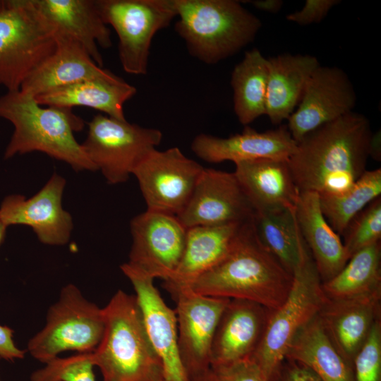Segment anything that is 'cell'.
Listing matches in <instances>:
<instances>
[{"label":"cell","instance_id":"13","mask_svg":"<svg viewBox=\"0 0 381 381\" xmlns=\"http://www.w3.org/2000/svg\"><path fill=\"white\" fill-rule=\"evenodd\" d=\"M170 294L176 303L180 354L192 380L210 369L214 336L230 299L200 294L190 287Z\"/></svg>","mask_w":381,"mask_h":381},{"label":"cell","instance_id":"40","mask_svg":"<svg viewBox=\"0 0 381 381\" xmlns=\"http://www.w3.org/2000/svg\"><path fill=\"white\" fill-rule=\"evenodd\" d=\"M250 2L256 8L272 13L280 11L283 5L281 0H258Z\"/></svg>","mask_w":381,"mask_h":381},{"label":"cell","instance_id":"16","mask_svg":"<svg viewBox=\"0 0 381 381\" xmlns=\"http://www.w3.org/2000/svg\"><path fill=\"white\" fill-rule=\"evenodd\" d=\"M356 95L346 73L335 66L320 65L308 80L296 110L286 125L298 143L318 128L353 109Z\"/></svg>","mask_w":381,"mask_h":381},{"label":"cell","instance_id":"8","mask_svg":"<svg viewBox=\"0 0 381 381\" xmlns=\"http://www.w3.org/2000/svg\"><path fill=\"white\" fill-rule=\"evenodd\" d=\"M104 330L103 309L69 284L61 289L58 301L49 307L45 325L29 340L27 350L44 364L64 351L90 353L99 345Z\"/></svg>","mask_w":381,"mask_h":381},{"label":"cell","instance_id":"12","mask_svg":"<svg viewBox=\"0 0 381 381\" xmlns=\"http://www.w3.org/2000/svg\"><path fill=\"white\" fill-rule=\"evenodd\" d=\"M132 245L128 262L164 282L175 272L188 229L176 215L147 210L130 223Z\"/></svg>","mask_w":381,"mask_h":381},{"label":"cell","instance_id":"7","mask_svg":"<svg viewBox=\"0 0 381 381\" xmlns=\"http://www.w3.org/2000/svg\"><path fill=\"white\" fill-rule=\"evenodd\" d=\"M326 299L310 254L293 274L286 298L271 312L259 344L250 356L268 381L278 373L296 335L319 314Z\"/></svg>","mask_w":381,"mask_h":381},{"label":"cell","instance_id":"42","mask_svg":"<svg viewBox=\"0 0 381 381\" xmlns=\"http://www.w3.org/2000/svg\"><path fill=\"white\" fill-rule=\"evenodd\" d=\"M192 381H214L211 375L210 371L200 375L198 377H194L192 379Z\"/></svg>","mask_w":381,"mask_h":381},{"label":"cell","instance_id":"26","mask_svg":"<svg viewBox=\"0 0 381 381\" xmlns=\"http://www.w3.org/2000/svg\"><path fill=\"white\" fill-rule=\"evenodd\" d=\"M296 216L322 283L327 282L349 260L344 243L324 217L317 193L300 192Z\"/></svg>","mask_w":381,"mask_h":381},{"label":"cell","instance_id":"15","mask_svg":"<svg viewBox=\"0 0 381 381\" xmlns=\"http://www.w3.org/2000/svg\"><path fill=\"white\" fill-rule=\"evenodd\" d=\"M66 179L54 173L43 187L30 198L20 194L6 195L0 205V218L8 227H30L38 240L46 245L63 246L71 236V214L64 209L62 198Z\"/></svg>","mask_w":381,"mask_h":381},{"label":"cell","instance_id":"31","mask_svg":"<svg viewBox=\"0 0 381 381\" xmlns=\"http://www.w3.org/2000/svg\"><path fill=\"white\" fill-rule=\"evenodd\" d=\"M380 241L357 251L334 277L322 283L325 296L341 300L380 291Z\"/></svg>","mask_w":381,"mask_h":381},{"label":"cell","instance_id":"25","mask_svg":"<svg viewBox=\"0 0 381 381\" xmlns=\"http://www.w3.org/2000/svg\"><path fill=\"white\" fill-rule=\"evenodd\" d=\"M136 93V88L109 72L102 76L83 80L35 97L40 105L72 109L87 107L110 117L126 120L123 113L126 102Z\"/></svg>","mask_w":381,"mask_h":381},{"label":"cell","instance_id":"9","mask_svg":"<svg viewBox=\"0 0 381 381\" xmlns=\"http://www.w3.org/2000/svg\"><path fill=\"white\" fill-rule=\"evenodd\" d=\"M83 150L111 185L124 183L162 139V132L99 114L87 123Z\"/></svg>","mask_w":381,"mask_h":381},{"label":"cell","instance_id":"4","mask_svg":"<svg viewBox=\"0 0 381 381\" xmlns=\"http://www.w3.org/2000/svg\"><path fill=\"white\" fill-rule=\"evenodd\" d=\"M104 330L97 347L85 353L103 381H160L162 368L134 295L117 291L102 308Z\"/></svg>","mask_w":381,"mask_h":381},{"label":"cell","instance_id":"10","mask_svg":"<svg viewBox=\"0 0 381 381\" xmlns=\"http://www.w3.org/2000/svg\"><path fill=\"white\" fill-rule=\"evenodd\" d=\"M104 22L119 37V56L124 71L145 75L152 40L176 17L174 0H97Z\"/></svg>","mask_w":381,"mask_h":381},{"label":"cell","instance_id":"22","mask_svg":"<svg viewBox=\"0 0 381 381\" xmlns=\"http://www.w3.org/2000/svg\"><path fill=\"white\" fill-rule=\"evenodd\" d=\"M56 48L23 83L19 90L34 97L77 82L108 74L73 38L56 32Z\"/></svg>","mask_w":381,"mask_h":381},{"label":"cell","instance_id":"38","mask_svg":"<svg viewBox=\"0 0 381 381\" xmlns=\"http://www.w3.org/2000/svg\"><path fill=\"white\" fill-rule=\"evenodd\" d=\"M272 381H321L308 367L291 360L285 359Z\"/></svg>","mask_w":381,"mask_h":381},{"label":"cell","instance_id":"35","mask_svg":"<svg viewBox=\"0 0 381 381\" xmlns=\"http://www.w3.org/2000/svg\"><path fill=\"white\" fill-rule=\"evenodd\" d=\"M352 369L354 381H381V323L380 318L356 354Z\"/></svg>","mask_w":381,"mask_h":381},{"label":"cell","instance_id":"1","mask_svg":"<svg viewBox=\"0 0 381 381\" xmlns=\"http://www.w3.org/2000/svg\"><path fill=\"white\" fill-rule=\"evenodd\" d=\"M373 133L368 119L351 111L307 134L287 161L299 192L342 193L366 171Z\"/></svg>","mask_w":381,"mask_h":381},{"label":"cell","instance_id":"39","mask_svg":"<svg viewBox=\"0 0 381 381\" xmlns=\"http://www.w3.org/2000/svg\"><path fill=\"white\" fill-rule=\"evenodd\" d=\"M13 331L7 326L0 325V358L14 361L24 357L25 351L16 346L13 339Z\"/></svg>","mask_w":381,"mask_h":381},{"label":"cell","instance_id":"32","mask_svg":"<svg viewBox=\"0 0 381 381\" xmlns=\"http://www.w3.org/2000/svg\"><path fill=\"white\" fill-rule=\"evenodd\" d=\"M380 194L381 169L366 170L346 191L319 196L320 208L329 224L340 236L356 214Z\"/></svg>","mask_w":381,"mask_h":381},{"label":"cell","instance_id":"2","mask_svg":"<svg viewBox=\"0 0 381 381\" xmlns=\"http://www.w3.org/2000/svg\"><path fill=\"white\" fill-rule=\"evenodd\" d=\"M253 218L241 224L224 258L190 288L205 296L253 301L273 312L286 298L293 275L261 243Z\"/></svg>","mask_w":381,"mask_h":381},{"label":"cell","instance_id":"37","mask_svg":"<svg viewBox=\"0 0 381 381\" xmlns=\"http://www.w3.org/2000/svg\"><path fill=\"white\" fill-rule=\"evenodd\" d=\"M339 3L338 0H306L300 11L287 15L286 19L301 25L319 23Z\"/></svg>","mask_w":381,"mask_h":381},{"label":"cell","instance_id":"19","mask_svg":"<svg viewBox=\"0 0 381 381\" xmlns=\"http://www.w3.org/2000/svg\"><path fill=\"white\" fill-rule=\"evenodd\" d=\"M380 291L363 296L327 298L318 318L333 345L352 368L353 358L379 318Z\"/></svg>","mask_w":381,"mask_h":381},{"label":"cell","instance_id":"20","mask_svg":"<svg viewBox=\"0 0 381 381\" xmlns=\"http://www.w3.org/2000/svg\"><path fill=\"white\" fill-rule=\"evenodd\" d=\"M271 311L260 304L230 299L217 325L211 365L250 356L256 349Z\"/></svg>","mask_w":381,"mask_h":381},{"label":"cell","instance_id":"5","mask_svg":"<svg viewBox=\"0 0 381 381\" xmlns=\"http://www.w3.org/2000/svg\"><path fill=\"white\" fill-rule=\"evenodd\" d=\"M176 32L192 56L214 64L250 43L260 20L233 0H174Z\"/></svg>","mask_w":381,"mask_h":381},{"label":"cell","instance_id":"27","mask_svg":"<svg viewBox=\"0 0 381 381\" xmlns=\"http://www.w3.org/2000/svg\"><path fill=\"white\" fill-rule=\"evenodd\" d=\"M320 65L316 57L308 54H283L267 59L265 115L272 123L280 124L289 119Z\"/></svg>","mask_w":381,"mask_h":381},{"label":"cell","instance_id":"43","mask_svg":"<svg viewBox=\"0 0 381 381\" xmlns=\"http://www.w3.org/2000/svg\"><path fill=\"white\" fill-rule=\"evenodd\" d=\"M7 228L8 226L2 222L0 218V246L4 241Z\"/></svg>","mask_w":381,"mask_h":381},{"label":"cell","instance_id":"23","mask_svg":"<svg viewBox=\"0 0 381 381\" xmlns=\"http://www.w3.org/2000/svg\"><path fill=\"white\" fill-rule=\"evenodd\" d=\"M234 172L255 212L296 210L300 192L287 161L259 159L235 163Z\"/></svg>","mask_w":381,"mask_h":381},{"label":"cell","instance_id":"41","mask_svg":"<svg viewBox=\"0 0 381 381\" xmlns=\"http://www.w3.org/2000/svg\"><path fill=\"white\" fill-rule=\"evenodd\" d=\"M375 159H380V133L373 134L370 142V154Z\"/></svg>","mask_w":381,"mask_h":381},{"label":"cell","instance_id":"17","mask_svg":"<svg viewBox=\"0 0 381 381\" xmlns=\"http://www.w3.org/2000/svg\"><path fill=\"white\" fill-rule=\"evenodd\" d=\"M254 214L234 172L205 168L187 205L177 217L188 229L241 224Z\"/></svg>","mask_w":381,"mask_h":381},{"label":"cell","instance_id":"28","mask_svg":"<svg viewBox=\"0 0 381 381\" xmlns=\"http://www.w3.org/2000/svg\"><path fill=\"white\" fill-rule=\"evenodd\" d=\"M253 220L261 243L293 275L310 254L301 235L296 210L255 212Z\"/></svg>","mask_w":381,"mask_h":381},{"label":"cell","instance_id":"33","mask_svg":"<svg viewBox=\"0 0 381 381\" xmlns=\"http://www.w3.org/2000/svg\"><path fill=\"white\" fill-rule=\"evenodd\" d=\"M344 246L350 258L381 237V197L373 200L350 221L344 231Z\"/></svg>","mask_w":381,"mask_h":381},{"label":"cell","instance_id":"6","mask_svg":"<svg viewBox=\"0 0 381 381\" xmlns=\"http://www.w3.org/2000/svg\"><path fill=\"white\" fill-rule=\"evenodd\" d=\"M56 48L55 30L32 0H0V85L19 90Z\"/></svg>","mask_w":381,"mask_h":381},{"label":"cell","instance_id":"29","mask_svg":"<svg viewBox=\"0 0 381 381\" xmlns=\"http://www.w3.org/2000/svg\"><path fill=\"white\" fill-rule=\"evenodd\" d=\"M286 359L308 367L321 381H354L352 368L333 345L318 315L296 335Z\"/></svg>","mask_w":381,"mask_h":381},{"label":"cell","instance_id":"34","mask_svg":"<svg viewBox=\"0 0 381 381\" xmlns=\"http://www.w3.org/2000/svg\"><path fill=\"white\" fill-rule=\"evenodd\" d=\"M94 367L86 353L56 357L34 371L30 381H96Z\"/></svg>","mask_w":381,"mask_h":381},{"label":"cell","instance_id":"14","mask_svg":"<svg viewBox=\"0 0 381 381\" xmlns=\"http://www.w3.org/2000/svg\"><path fill=\"white\" fill-rule=\"evenodd\" d=\"M120 267L135 290L149 339L161 365L160 381H192L180 354L175 310L164 302L153 278L128 262Z\"/></svg>","mask_w":381,"mask_h":381},{"label":"cell","instance_id":"21","mask_svg":"<svg viewBox=\"0 0 381 381\" xmlns=\"http://www.w3.org/2000/svg\"><path fill=\"white\" fill-rule=\"evenodd\" d=\"M37 10L54 28L79 42L100 67L99 47L112 46L111 31L104 22L97 0H32Z\"/></svg>","mask_w":381,"mask_h":381},{"label":"cell","instance_id":"3","mask_svg":"<svg viewBox=\"0 0 381 381\" xmlns=\"http://www.w3.org/2000/svg\"><path fill=\"white\" fill-rule=\"evenodd\" d=\"M0 118L13 126L5 159L40 152L68 164L75 171H96L74 136L83 128L84 121L71 109L42 107L31 95L11 90L0 97Z\"/></svg>","mask_w":381,"mask_h":381},{"label":"cell","instance_id":"18","mask_svg":"<svg viewBox=\"0 0 381 381\" xmlns=\"http://www.w3.org/2000/svg\"><path fill=\"white\" fill-rule=\"evenodd\" d=\"M296 145L286 125L265 132L246 126L242 133L228 138L200 133L193 140L191 149L207 162L235 164L259 159L288 161Z\"/></svg>","mask_w":381,"mask_h":381},{"label":"cell","instance_id":"11","mask_svg":"<svg viewBox=\"0 0 381 381\" xmlns=\"http://www.w3.org/2000/svg\"><path fill=\"white\" fill-rule=\"evenodd\" d=\"M204 167L178 147L150 152L135 167L147 210L178 216L187 205Z\"/></svg>","mask_w":381,"mask_h":381},{"label":"cell","instance_id":"24","mask_svg":"<svg viewBox=\"0 0 381 381\" xmlns=\"http://www.w3.org/2000/svg\"><path fill=\"white\" fill-rule=\"evenodd\" d=\"M243 223L188 228L181 261L172 277L164 282L167 291L171 293L190 287L200 276L219 263L227 254Z\"/></svg>","mask_w":381,"mask_h":381},{"label":"cell","instance_id":"30","mask_svg":"<svg viewBox=\"0 0 381 381\" xmlns=\"http://www.w3.org/2000/svg\"><path fill=\"white\" fill-rule=\"evenodd\" d=\"M268 77L267 59L258 49L245 53L231 78L234 109L239 122L248 125L265 114Z\"/></svg>","mask_w":381,"mask_h":381},{"label":"cell","instance_id":"36","mask_svg":"<svg viewBox=\"0 0 381 381\" xmlns=\"http://www.w3.org/2000/svg\"><path fill=\"white\" fill-rule=\"evenodd\" d=\"M214 381H268L258 363L250 357L210 366Z\"/></svg>","mask_w":381,"mask_h":381},{"label":"cell","instance_id":"44","mask_svg":"<svg viewBox=\"0 0 381 381\" xmlns=\"http://www.w3.org/2000/svg\"><path fill=\"white\" fill-rule=\"evenodd\" d=\"M0 359H1V358H0Z\"/></svg>","mask_w":381,"mask_h":381}]
</instances>
